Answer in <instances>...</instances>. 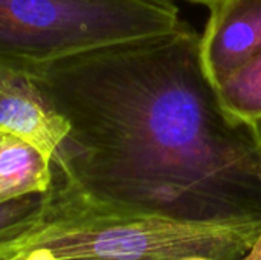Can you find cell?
<instances>
[{
    "label": "cell",
    "instance_id": "6da1fadb",
    "mask_svg": "<svg viewBox=\"0 0 261 260\" xmlns=\"http://www.w3.org/2000/svg\"><path fill=\"white\" fill-rule=\"evenodd\" d=\"M69 123L55 173L101 207L261 224V124L231 112L185 21L26 69Z\"/></svg>",
    "mask_w": 261,
    "mask_h": 260
},
{
    "label": "cell",
    "instance_id": "7a4b0ae2",
    "mask_svg": "<svg viewBox=\"0 0 261 260\" xmlns=\"http://www.w3.org/2000/svg\"><path fill=\"white\" fill-rule=\"evenodd\" d=\"M261 251V224H194L101 207L57 173L37 225L2 260H245Z\"/></svg>",
    "mask_w": 261,
    "mask_h": 260
},
{
    "label": "cell",
    "instance_id": "3957f363",
    "mask_svg": "<svg viewBox=\"0 0 261 260\" xmlns=\"http://www.w3.org/2000/svg\"><path fill=\"white\" fill-rule=\"evenodd\" d=\"M180 21L173 0H0V63L26 70Z\"/></svg>",
    "mask_w": 261,
    "mask_h": 260
},
{
    "label": "cell",
    "instance_id": "277c9868",
    "mask_svg": "<svg viewBox=\"0 0 261 260\" xmlns=\"http://www.w3.org/2000/svg\"><path fill=\"white\" fill-rule=\"evenodd\" d=\"M0 130L28 138L55 156L69 133V123L26 70L0 63Z\"/></svg>",
    "mask_w": 261,
    "mask_h": 260
},
{
    "label": "cell",
    "instance_id": "5b68a950",
    "mask_svg": "<svg viewBox=\"0 0 261 260\" xmlns=\"http://www.w3.org/2000/svg\"><path fill=\"white\" fill-rule=\"evenodd\" d=\"M211 15L200 51L214 84L261 51V0H223Z\"/></svg>",
    "mask_w": 261,
    "mask_h": 260
},
{
    "label": "cell",
    "instance_id": "8992f818",
    "mask_svg": "<svg viewBox=\"0 0 261 260\" xmlns=\"http://www.w3.org/2000/svg\"><path fill=\"white\" fill-rule=\"evenodd\" d=\"M55 182L54 156L20 135L0 130V205L47 193Z\"/></svg>",
    "mask_w": 261,
    "mask_h": 260
},
{
    "label": "cell",
    "instance_id": "52a82bcc",
    "mask_svg": "<svg viewBox=\"0 0 261 260\" xmlns=\"http://www.w3.org/2000/svg\"><path fill=\"white\" fill-rule=\"evenodd\" d=\"M225 106L239 116L261 120V51L216 84Z\"/></svg>",
    "mask_w": 261,
    "mask_h": 260
},
{
    "label": "cell",
    "instance_id": "ba28073f",
    "mask_svg": "<svg viewBox=\"0 0 261 260\" xmlns=\"http://www.w3.org/2000/svg\"><path fill=\"white\" fill-rule=\"evenodd\" d=\"M44 204L46 193L0 205V260L5 257L8 247L40 222Z\"/></svg>",
    "mask_w": 261,
    "mask_h": 260
},
{
    "label": "cell",
    "instance_id": "9c48e42d",
    "mask_svg": "<svg viewBox=\"0 0 261 260\" xmlns=\"http://www.w3.org/2000/svg\"><path fill=\"white\" fill-rule=\"evenodd\" d=\"M177 260H216V259L205 257V256H188V257H182V259H177ZM245 260H261V251L260 253H254V254H251L249 257H246Z\"/></svg>",
    "mask_w": 261,
    "mask_h": 260
},
{
    "label": "cell",
    "instance_id": "30bf717a",
    "mask_svg": "<svg viewBox=\"0 0 261 260\" xmlns=\"http://www.w3.org/2000/svg\"><path fill=\"white\" fill-rule=\"evenodd\" d=\"M191 2H196V3H202V5H206L208 8H213V6L219 5L220 2H223V0H191Z\"/></svg>",
    "mask_w": 261,
    "mask_h": 260
}]
</instances>
